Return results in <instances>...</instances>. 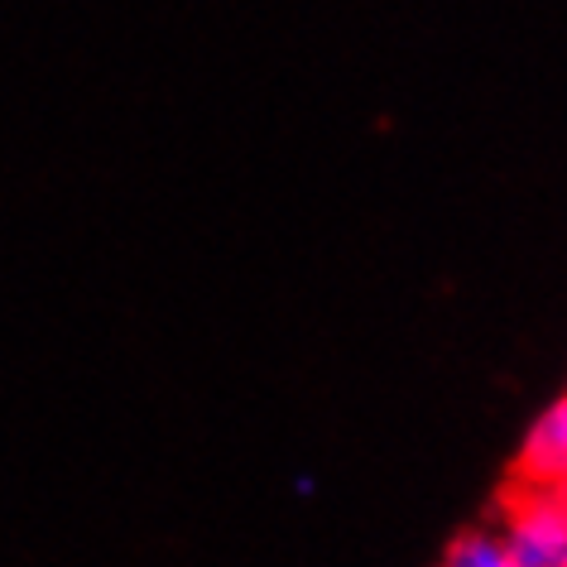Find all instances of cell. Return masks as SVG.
Here are the masks:
<instances>
[{
  "label": "cell",
  "mask_w": 567,
  "mask_h": 567,
  "mask_svg": "<svg viewBox=\"0 0 567 567\" xmlns=\"http://www.w3.org/2000/svg\"><path fill=\"white\" fill-rule=\"evenodd\" d=\"M505 548L519 567H567V491L509 486L495 515Z\"/></svg>",
  "instance_id": "cell-1"
},
{
  "label": "cell",
  "mask_w": 567,
  "mask_h": 567,
  "mask_svg": "<svg viewBox=\"0 0 567 567\" xmlns=\"http://www.w3.org/2000/svg\"><path fill=\"white\" fill-rule=\"evenodd\" d=\"M515 476H519V486L567 491V394H558V400L529 423L524 447L515 457Z\"/></svg>",
  "instance_id": "cell-2"
},
{
  "label": "cell",
  "mask_w": 567,
  "mask_h": 567,
  "mask_svg": "<svg viewBox=\"0 0 567 567\" xmlns=\"http://www.w3.org/2000/svg\"><path fill=\"white\" fill-rule=\"evenodd\" d=\"M437 567H519V563H515V553L505 548L495 524H472V529H462L443 548V563Z\"/></svg>",
  "instance_id": "cell-3"
}]
</instances>
